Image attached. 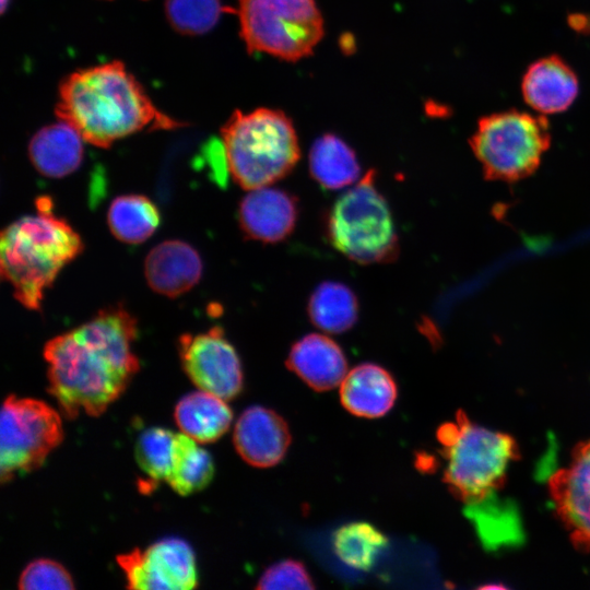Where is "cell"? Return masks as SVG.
<instances>
[{
  "mask_svg": "<svg viewBox=\"0 0 590 590\" xmlns=\"http://www.w3.org/2000/svg\"><path fill=\"white\" fill-rule=\"evenodd\" d=\"M552 506L573 544L590 551V440L578 442L566 465L545 472Z\"/></svg>",
  "mask_w": 590,
  "mask_h": 590,
  "instance_id": "cell-12",
  "label": "cell"
},
{
  "mask_svg": "<svg viewBox=\"0 0 590 590\" xmlns=\"http://www.w3.org/2000/svg\"><path fill=\"white\" fill-rule=\"evenodd\" d=\"M221 134L229 174L247 190L284 178L300 157L293 122L282 110H235Z\"/></svg>",
  "mask_w": 590,
  "mask_h": 590,
  "instance_id": "cell-5",
  "label": "cell"
},
{
  "mask_svg": "<svg viewBox=\"0 0 590 590\" xmlns=\"http://www.w3.org/2000/svg\"><path fill=\"white\" fill-rule=\"evenodd\" d=\"M161 221L157 206L145 196L125 194L115 198L107 222L113 235L127 244H140L153 235Z\"/></svg>",
  "mask_w": 590,
  "mask_h": 590,
  "instance_id": "cell-24",
  "label": "cell"
},
{
  "mask_svg": "<svg viewBox=\"0 0 590 590\" xmlns=\"http://www.w3.org/2000/svg\"><path fill=\"white\" fill-rule=\"evenodd\" d=\"M579 93V81L573 68L559 56L550 55L532 62L521 80L527 105L540 115L568 109Z\"/></svg>",
  "mask_w": 590,
  "mask_h": 590,
  "instance_id": "cell-15",
  "label": "cell"
},
{
  "mask_svg": "<svg viewBox=\"0 0 590 590\" xmlns=\"http://www.w3.org/2000/svg\"><path fill=\"white\" fill-rule=\"evenodd\" d=\"M291 441L286 421L261 405L246 409L238 417L233 434L238 455L256 468H270L281 462Z\"/></svg>",
  "mask_w": 590,
  "mask_h": 590,
  "instance_id": "cell-13",
  "label": "cell"
},
{
  "mask_svg": "<svg viewBox=\"0 0 590 590\" xmlns=\"http://www.w3.org/2000/svg\"><path fill=\"white\" fill-rule=\"evenodd\" d=\"M286 366L315 391H328L342 382L347 362L342 349L329 337L309 333L291 347Z\"/></svg>",
  "mask_w": 590,
  "mask_h": 590,
  "instance_id": "cell-16",
  "label": "cell"
},
{
  "mask_svg": "<svg viewBox=\"0 0 590 590\" xmlns=\"http://www.w3.org/2000/svg\"><path fill=\"white\" fill-rule=\"evenodd\" d=\"M55 113L84 142L107 149L142 130H173L182 123L161 111L120 61L80 69L59 87Z\"/></svg>",
  "mask_w": 590,
  "mask_h": 590,
  "instance_id": "cell-2",
  "label": "cell"
},
{
  "mask_svg": "<svg viewBox=\"0 0 590 590\" xmlns=\"http://www.w3.org/2000/svg\"><path fill=\"white\" fill-rule=\"evenodd\" d=\"M144 274L156 293L177 297L192 288L202 274V261L190 245L181 240H166L146 256Z\"/></svg>",
  "mask_w": 590,
  "mask_h": 590,
  "instance_id": "cell-17",
  "label": "cell"
},
{
  "mask_svg": "<svg viewBox=\"0 0 590 590\" xmlns=\"http://www.w3.org/2000/svg\"><path fill=\"white\" fill-rule=\"evenodd\" d=\"M569 26L581 34L590 33V15L582 13H574L568 16Z\"/></svg>",
  "mask_w": 590,
  "mask_h": 590,
  "instance_id": "cell-30",
  "label": "cell"
},
{
  "mask_svg": "<svg viewBox=\"0 0 590 590\" xmlns=\"http://www.w3.org/2000/svg\"><path fill=\"white\" fill-rule=\"evenodd\" d=\"M298 216L296 198L269 186L249 191L238 208V222L247 238L273 244L284 240Z\"/></svg>",
  "mask_w": 590,
  "mask_h": 590,
  "instance_id": "cell-14",
  "label": "cell"
},
{
  "mask_svg": "<svg viewBox=\"0 0 590 590\" xmlns=\"http://www.w3.org/2000/svg\"><path fill=\"white\" fill-rule=\"evenodd\" d=\"M175 435L163 427H150L139 435L134 457L141 471L149 476V484L166 481L172 468Z\"/></svg>",
  "mask_w": 590,
  "mask_h": 590,
  "instance_id": "cell-26",
  "label": "cell"
},
{
  "mask_svg": "<svg viewBox=\"0 0 590 590\" xmlns=\"http://www.w3.org/2000/svg\"><path fill=\"white\" fill-rule=\"evenodd\" d=\"M127 588L143 590H189L198 586L196 557L179 538L162 539L145 548L117 556Z\"/></svg>",
  "mask_w": 590,
  "mask_h": 590,
  "instance_id": "cell-11",
  "label": "cell"
},
{
  "mask_svg": "<svg viewBox=\"0 0 590 590\" xmlns=\"http://www.w3.org/2000/svg\"><path fill=\"white\" fill-rule=\"evenodd\" d=\"M214 475L211 455L184 433L175 435L173 460L165 482L179 495L187 496L206 487Z\"/></svg>",
  "mask_w": 590,
  "mask_h": 590,
  "instance_id": "cell-23",
  "label": "cell"
},
{
  "mask_svg": "<svg viewBox=\"0 0 590 590\" xmlns=\"http://www.w3.org/2000/svg\"><path fill=\"white\" fill-rule=\"evenodd\" d=\"M178 352L184 371L198 389L226 401L241 392L240 359L221 327L198 334H182Z\"/></svg>",
  "mask_w": 590,
  "mask_h": 590,
  "instance_id": "cell-10",
  "label": "cell"
},
{
  "mask_svg": "<svg viewBox=\"0 0 590 590\" xmlns=\"http://www.w3.org/2000/svg\"><path fill=\"white\" fill-rule=\"evenodd\" d=\"M257 589H314L315 583L304 563L283 559L269 566L260 577Z\"/></svg>",
  "mask_w": 590,
  "mask_h": 590,
  "instance_id": "cell-29",
  "label": "cell"
},
{
  "mask_svg": "<svg viewBox=\"0 0 590 590\" xmlns=\"http://www.w3.org/2000/svg\"><path fill=\"white\" fill-rule=\"evenodd\" d=\"M23 590H69L74 589L69 571L58 562L49 558L35 559L23 569L19 578Z\"/></svg>",
  "mask_w": 590,
  "mask_h": 590,
  "instance_id": "cell-28",
  "label": "cell"
},
{
  "mask_svg": "<svg viewBox=\"0 0 590 590\" xmlns=\"http://www.w3.org/2000/svg\"><path fill=\"white\" fill-rule=\"evenodd\" d=\"M550 144L546 117L517 109L481 117L470 139L486 178L505 181L531 175Z\"/></svg>",
  "mask_w": 590,
  "mask_h": 590,
  "instance_id": "cell-7",
  "label": "cell"
},
{
  "mask_svg": "<svg viewBox=\"0 0 590 590\" xmlns=\"http://www.w3.org/2000/svg\"><path fill=\"white\" fill-rule=\"evenodd\" d=\"M237 14L250 54L295 62L310 56L323 36L315 0H238Z\"/></svg>",
  "mask_w": 590,
  "mask_h": 590,
  "instance_id": "cell-8",
  "label": "cell"
},
{
  "mask_svg": "<svg viewBox=\"0 0 590 590\" xmlns=\"http://www.w3.org/2000/svg\"><path fill=\"white\" fill-rule=\"evenodd\" d=\"M326 235L343 256L361 264L393 261L399 239L385 197L375 185V170L367 172L331 206Z\"/></svg>",
  "mask_w": 590,
  "mask_h": 590,
  "instance_id": "cell-6",
  "label": "cell"
},
{
  "mask_svg": "<svg viewBox=\"0 0 590 590\" xmlns=\"http://www.w3.org/2000/svg\"><path fill=\"white\" fill-rule=\"evenodd\" d=\"M135 337V318L117 305L46 342L48 392L62 415L98 416L122 394L140 368Z\"/></svg>",
  "mask_w": 590,
  "mask_h": 590,
  "instance_id": "cell-1",
  "label": "cell"
},
{
  "mask_svg": "<svg viewBox=\"0 0 590 590\" xmlns=\"http://www.w3.org/2000/svg\"><path fill=\"white\" fill-rule=\"evenodd\" d=\"M446 462L442 480L464 504V515L475 530L496 526L517 512L514 503L499 496L512 462L519 458L509 434L482 426L459 410L455 420L436 433Z\"/></svg>",
  "mask_w": 590,
  "mask_h": 590,
  "instance_id": "cell-3",
  "label": "cell"
},
{
  "mask_svg": "<svg viewBox=\"0 0 590 590\" xmlns=\"http://www.w3.org/2000/svg\"><path fill=\"white\" fill-rule=\"evenodd\" d=\"M309 170L321 187L337 190L354 184L361 166L354 151L341 138L326 133L310 149Z\"/></svg>",
  "mask_w": 590,
  "mask_h": 590,
  "instance_id": "cell-21",
  "label": "cell"
},
{
  "mask_svg": "<svg viewBox=\"0 0 590 590\" xmlns=\"http://www.w3.org/2000/svg\"><path fill=\"white\" fill-rule=\"evenodd\" d=\"M388 538L366 521L349 522L338 528L332 538V547L345 565L367 571L387 548Z\"/></svg>",
  "mask_w": 590,
  "mask_h": 590,
  "instance_id": "cell-25",
  "label": "cell"
},
{
  "mask_svg": "<svg viewBox=\"0 0 590 590\" xmlns=\"http://www.w3.org/2000/svg\"><path fill=\"white\" fill-rule=\"evenodd\" d=\"M165 12L175 31L200 35L215 26L223 7L220 0H166Z\"/></svg>",
  "mask_w": 590,
  "mask_h": 590,
  "instance_id": "cell-27",
  "label": "cell"
},
{
  "mask_svg": "<svg viewBox=\"0 0 590 590\" xmlns=\"http://www.w3.org/2000/svg\"><path fill=\"white\" fill-rule=\"evenodd\" d=\"M398 397V387L384 367L364 363L352 368L340 386V401L351 414L377 418L387 414Z\"/></svg>",
  "mask_w": 590,
  "mask_h": 590,
  "instance_id": "cell-18",
  "label": "cell"
},
{
  "mask_svg": "<svg viewBox=\"0 0 590 590\" xmlns=\"http://www.w3.org/2000/svg\"><path fill=\"white\" fill-rule=\"evenodd\" d=\"M225 401L203 390L182 397L174 413L181 433L199 444L213 442L221 438L233 420V412Z\"/></svg>",
  "mask_w": 590,
  "mask_h": 590,
  "instance_id": "cell-20",
  "label": "cell"
},
{
  "mask_svg": "<svg viewBox=\"0 0 590 590\" xmlns=\"http://www.w3.org/2000/svg\"><path fill=\"white\" fill-rule=\"evenodd\" d=\"M307 312L317 328L329 333H342L356 322L358 302L349 286L328 281L319 284L310 295Z\"/></svg>",
  "mask_w": 590,
  "mask_h": 590,
  "instance_id": "cell-22",
  "label": "cell"
},
{
  "mask_svg": "<svg viewBox=\"0 0 590 590\" xmlns=\"http://www.w3.org/2000/svg\"><path fill=\"white\" fill-rule=\"evenodd\" d=\"M63 438L59 412L44 401L9 396L1 409L0 476L39 468Z\"/></svg>",
  "mask_w": 590,
  "mask_h": 590,
  "instance_id": "cell-9",
  "label": "cell"
},
{
  "mask_svg": "<svg viewBox=\"0 0 590 590\" xmlns=\"http://www.w3.org/2000/svg\"><path fill=\"white\" fill-rule=\"evenodd\" d=\"M83 141L73 127L59 120L39 129L33 135L28 144V156L42 175L61 178L80 166L83 158Z\"/></svg>",
  "mask_w": 590,
  "mask_h": 590,
  "instance_id": "cell-19",
  "label": "cell"
},
{
  "mask_svg": "<svg viewBox=\"0 0 590 590\" xmlns=\"http://www.w3.org/2000/svg\"><path fill=\"white\" fill-rule=\"evenodd\" d=\"M37 213L8 225L0 236V270L14 298L39 310L45 291L61 269L83 250L80 235L52 212L48 197L36 200Z\"/></svg>",
  "mask_w": 590,
  "mask_h": 590,
  "instance_id": "cell-4",
  "label": "cell"
}]
</instances>
